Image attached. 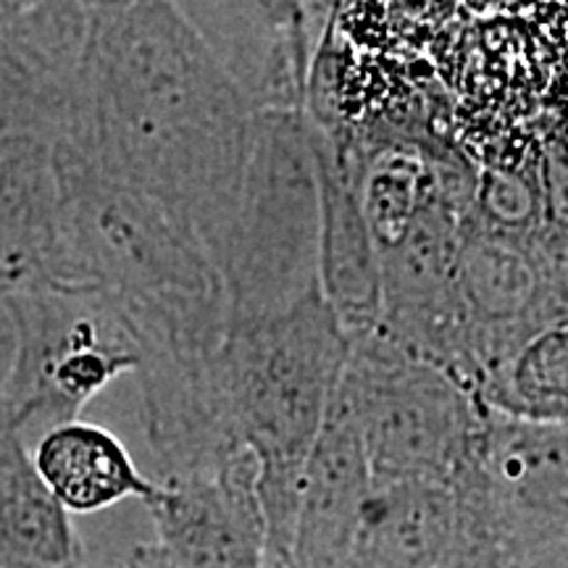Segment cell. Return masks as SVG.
<instances>
[{
    "instance_id": "cell-1",
    "label": "cell",
    "mask_w": 568,
    "mask_h": 568,
    "mask_svg": "<svg viewBox=\"0 0 568 568\" xmlns=\"http://www.w3.org/2000/svg\"><path fill=\"white\" fill-rule=\"evenodd\" d=\"M253 119L180 3H90L80 80L55 148L159 203L201 240L213 264Z\"/></svg>"
},
{
    "instance_id": "cell-2",
    "label": "cell",
    "mask_w": 568,
    "mask_h": 568,
    "mask_svg": "<svg viewBox=\"0 0 568 568\" xmlns=\"http://www.w3.org/2000/svg\"><path fill=\"white\" fill-rule=\"evenodd\" d=\"M53 161L71 284L113 305L140 347V368L209 364L230 329V297L205 245L138 190L59 148Z\"/></svg>"
},
{
    "instance_id": "cell-3",
    "label": "cell",
    "mask_w": 568,
    "mask_h": 568,
    "mask_svg": "<svg viewBox=\"0 0 568 568\" xmlns=\"http://www.w3.org/2000/svg\"><path fill=\"white\" fill-rule=\"evenodd\" d=\"M351 339L324 297L261 318H232L216 361L226 416L258 464L266 568H284L305 464L343 376Z\"/></svg>"
},
{
    "instance_id": "cell-4",
    "label": "cell",
    "mask_w": 568,
    "mask_h": 568,
    "mask_svg": "<svg viewBox=\"0 0 568 568\" xmlns=\"http://www.w3.org/2000/svg\"><path fill=\"white\" fill-rule=\"evenodd\" d=\"M322 201L305 111L255 113L230 230L216 255L232 318H261L322 295Z\"/></svg>"
},
{
    "instance_id": "cell-5",
    "label": "cell",
    "mask_w": 568,
    "mask_h": 568,
    "mask_svg": "<svg viewBox=\"0 0 568 568\" xmlns=\"http://www.w3.org/2000/svg\"><path fill=\"white\" fill-rule=\"evenodd\" d=\"M335 400L358 432L372 485H450L485 464L493 414L382 332L351 339Z\"/></svg>"
},
{
    "instance_id": "cell-6",
    "label": "cell",
    "mask_w": 568,
    "mask_h": 568,
    "mask_svg": "<svg viewBox=\"0 0 568 568\" xmlns=\"http://www.w3.org/2000/svg\"><path fill=\"white\" fill-rule=\"evenodd\" d=\"M13 326V361L0 382V426L77 422L122 374H138L140 347L113 305L92 287H38L0 301Z\"/></svg>"
},
{
    "instance_id": "cell-7",
    "label": "cell",
    "mask_w": 568,
    "mask_h": 568,
    "mask_svg": "<svg viewBox=\"0 0 568 568\" xmlns=\"http://www.w3.org/2000/svg\"><path fill=\"white\" fill-rule=\"evenodd\" d=\"M343 568H506L485 464L450 485H372Z\"/></svg>"
},
{
    "instance_id": "cell-8",
    "label": "cell",
    "mask_w": 568,
    "mask_h": 568,
    "mask_svg": "<svg viewBox=\"0 0 568 568\" xmlns=\"http://www.w3.org/2000/svg\"><path fill=\"white\" fill-rule=\"evenodd\" d=\"M90 3H0V145L63 138Z\"/></svg>"
},
{
    "instance_id": "cell-9",
    "label": "cell",
    "mask_w": 568,
    "mask_h": 568,
    "mask_svg": "<svg viewBox=\"0 0 568 568\" xmlns=\"http://www.w3.org/2000/svg\"><path fill=\"white\" fill-rule=\"evenodd\" d=\"M458 295L477 366L485 374L531 329L568 314L556 274L535 237L489 230L466 219L458 251Z\"/></svg>"
},
{
    "instance_id": "cell-10",
    "label": "cell",
    "mask_w": 568,
    "mask_h": 568,
    "mask_svg": "<svg viewBox=\"0 0 568 568\" xmlns=\"http://www.w3.org/2000/svg\"><path fill=\"white\" fill-rule=\"evenodd\" d=\"M155 485L145 508L153 545L169 568H266V521L251 450Z\"/></svg>"
},
{
    "instance_id": "cell-11",
    "label": "cell",
    "mask_w": 568,
    "mask_h": 568,
    "mask_svg": "<svg viewBox=\"0 0 568 568\" xmlns=\"http://www.w3.org/2000/svg\"><path fill=\"white\" fill-rule=\"evenodd\" d=\"M255 113L305 111L322 42L316 3H180Z\"/></svg>"
},
{
    "instance_id": "cell-12",
    "label": "cell",
    "mask_w": 568,
    "mask_h": 568,
    "mask_svg": "<svg viewBox=\"0 0 568 568\" xmlns=\"http://www.w3.org/2000/svg\"><path fill=\"white\" fill-rule=\"evenodd\" d=\"M311 134L322 201V297L347 339H355L379 326V255L361 203L358 140L351 126L311 124Z\"/></svg>"
},
{
    "instance_id": "cell-13",
    "label": "cell",
    "mask_w": 568,
    "mask_h": 568,
    "mask_svg": "<svg viewBox=\"0 0 568 568\" xmlns=\"http://www.w3.org/2000/svg\"><path fill=\"white\" fill-rule=\"evenodd\" d=\"M485 474L506 568L566 535L568 422L524 424L493 414Z\"/></svg>"
},
{
    "instance_id": "cell-14",
    "label": "cell",
    "mask_w": 568,
    "mask_h": 568,
    "mask_svg": "<svg viewBox=\"0 0 568 568\" xmlns=\"http://www.w3.org/2000/svg\"><path fill=\"white\" fill-rule=\"evenodd\" d=\"M74 287L61 226V187L45 142L0 145V301Z\"/></svg>"
},
{
    "instance_id": "cell-15",
    "label": "cell",
    "mask_w": 568,
    "mask_h": 568,
    "mask_svg": "<svg viewBox=\"0 0 568 568\" xmlns=\"http://www.w3.org/2000/svg\"><path fill=\"white\" fill-rule=\"evenodd\" d=\"M372 495V471L358 432L332 395L305 464L293 542L284 568H343Z\"/></svg>"
},
{
    "instance_id": "cell-16",
    "label": "cell",
    "mask_w": 568,
    "mask_h": 568,
    "mask_svg": "<svg viewBox=\"0 0 568 568\" xmlns=\"http://www.w3.org/2000/svg\"><path fill=\"white\" fill-rule=\"evenodd\" d=\"M32 460L69 514H98L124 500L145 506L159 489L155 479L140 471L122 439L82 418L48 429Z\"/></svg>"
},
{
    "instance_id": "cell-17",
    "label": "cell",
    "mask_w": 568,
    "mask_h": 568,
    "mask_svg": "<svg viewBox=\"0 0 568 568\" xmlns=\"http://www.w3.org/2000/svg\"><path fill=\"white\" fill-rule=\"evenodd\" d=\"M88 552L19 432L0 426V568H74Z\"/></svg>"
},
{
    "instance_id": "cell-18",
    "label": "cell",
    "mask_w": 568,
    "mask_h": 568,
    "mask_svg": "<svg viewBox=\"0 0 568 568\" xmlns=\"http://www.w3.org/2000/svg\"><path fill=\"white\" fill-rule=\"evenodd\" d=\"M481 406L524 424L568 422V314L531 329L489 368Z\"/></svg>"
},
{
    "instance_id": "cell-19",
    "label": "cell",
    "mask_w": 568,
    "mask_h": 568,
    "mask_svg": "<svg viewBox=\"0 0 568 568\" xmlns=\"http://www.w3.org/2000/svg\"><path fill=\"white\" fill-rule=\"evenodd\" d=\"M508 568H568V531L558 539H552L545 548L510 564Z\"/></svg>"
},
{
    "instance_id": "cell-20",
    "label": "cell",
    "mask_w": 568,
    "mask_h": 568,
    "mask_svg": "<svg viewBox=\"0 0 568 568\" xmlns=\"http://www.w3.org/2000/svg\"><path fill=\"white\" fill-rule=\"evenodd\" d=\"M126 568H169L153 542H140L126 552Z\"/></svg>"
},
{
    "instance_id": "cell-21",
    "label": "cell",
    "mask_w": 568,
    "mask_h": 568,
    "mask_svg": "<svg viewBox=\"0 0 568 568\" xmlns=\"http://www.w3.org/2000/svg\"><path fill=\"white\" fill-rule=\"evenodd\" d=\"M74 568H126V556L122 560H111V558L90 556V550H88L84 552V558Z\"/></svg>"
}]
</instances>
